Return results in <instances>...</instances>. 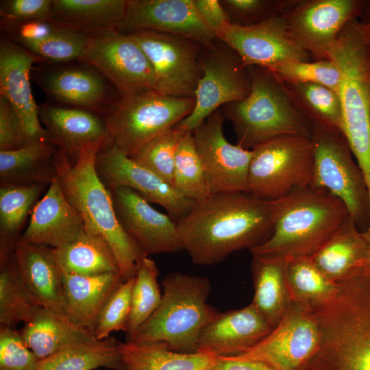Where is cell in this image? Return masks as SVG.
Instances as JSON below:
<instances>
[{
	"mask_svg": "<svg viewBox=\"0 0 370 370\" xmlns=\"http://www.w3.org/2000/svg\"><path fill=\"white\" fill-rule=\"evenodd\" d=\"M176 223L182 248L192 262L212 265L270 237L272 203L249 192L211 194Z\"/></svg>",
	"mask_w": 370,
	"mask_h": 370,
	"instance_id": "cell-1",
	"label": "cell"
},
{
	"mask_svg": "<svg viewBox=\"0 0 370 370\" xmlns=\"http://www.w3.org/2000/svg\"><path fill=\"white\" fill-rule=\"evenodd\" d=\"M336 291L313 310L320 341L297 370H370V267L336 282Z\"/></svg>",
	"mask_w": 370,
	"mask_h": 370,
	"instance_id": "cell-2",
	"label": "cell"
},
{
	"mask_svg": "<svg viewBox=\"0 0 370 370\" xmlns=\"http://www.w3.org/2000/svg\"><path fill=\"white\" fill-rule=\"evenodd\" d=\"M101 145L84 147L72 164L58 148L53 165L63 192L69 203L81 214L85 230L102 236L110 247L124 282L135 277L138 262L146 256L119 223L110 191L95 169Z\"/></svg>",
	"mask_w": 370,
	"mask_h": 370,
	"instance_id": "cell-3",
	"label": "cell"
},
{
	"mask_svg": "<svg viewBox=\"0 0 370 370\" xmlns=\"http://www.w3.org/2000/svg\"><path fill=\"white\" fill-rule=\"evenodd\" d=\"M271 203L272 234L264 243L249 249L252 254L310 256L349 216L341 200L310 186Z\"/></svg>",
	"mask_w": 370,
	"mask_h": 370,
	"instance_id": "cell-4",
	"label": "cell"
},
{
	"mask_svg": "<svg viewBox=\"0 0 370 370\" xmlns=\"http://www.w3.org/2000/svg\"><path fill=\"white\" fill-rule=\"evenodd\" d=\"M247 68L251 82L249 94L221 110L233 125L237 145L251 150L281 136L311 138L312 122L287 85L266 69Z\"/></svg>",
	"mask_w": 370,
	"mask_h": 370,
	"instance_id": "cell-5",
	"label": "cell"
},
{
	"mask_svg": "<svg viewBox=\"0 0 370 370\" xmlns=\"http://www.w3.org/2000/svg\"><path fill=\"white\" fill-rule=\"evenodd\" d=\"M161 284L158 307L125 341L158 343L182 353L198 352L201 331L220 312L207 302L211 291L209 280L171 272L164 277Z\"/></svg>",
	"mask_w": 370,
	"mask_h": 370,
	"instance_id": "cell-6",
	"label": "cell"
},
{
	"mask_svg": "<svg viewBox=\"0 0 370 370\" xmlns=\"http://www.w3.org/2000/svg\"><path fill=\"white\" fill-rule=\"evenodd\" d=\"M328 59L341 73V133L358 165L370 169V28L358 17L352 18Z\"/></svg>",
	"mask_w": 370,
	"mask_h": 370,
	"instance_id": "cell-7",
	"label": "cell"
},
{
	"mask_svg": "<svg viewBox=\"0 0 370 370\" xmlns=\"http://www.w3.org/2000/svg\"><path fill=\"white\" fill-rule=\"evenodd\" d=\"M195 103L194 97H173L149 90L120 95L103 117L112 143L131 157L188 116Z\"/></svg>",
	"mask_w": 370,
	"mask_h": 370,
	"instance_id": "cell-8",
	"label": "cell"
},
{
	"mask_svg": "<svg viewBox=\"0 0 370 370\" xmlns=\"http://www.w3.org/2000/svg\"><path fill=\"white\" fill-rule=\"evenodd\" d=\"M312 124L314 164L310 186L341 200L357 227L365 232L370 223V195L363 173L342 133Z\"/></svg>",
	"mask_w": 370,
	"mask_h": 370,
	"instance_id": "cell-9",
	"label": "cell"
},
{
	"mask_svg": "<svg viewBox=\"0 0 370 370\" xmlns=\"http://www.w3.org/2000/svg\"><path fill=\"white\" fill-rule=\"evenodd\" d=\"M251 151L248 184L255 196L273 201L311 185L314 147L310 137L281 136Z\"/></svg>",
	"mask_w": 370,
	"mask_h": 370,
	"instance_id": "cell-10",
	"label": "cell"
},
{
	"mask_svg": "<svg viewBox=\"0 0 370 370\" xmlns=\"http://www.w3.org/2000/svg\"><path fill=\"white\" fill-rule=\"evenodd\" d=\"M199 60L201 76L195 92L194 108L175 125L183 132H193L221 106L245 99L251 90L247 68L225 43L205 49Z\"/></svg>",
	"mask_w": 370,
	"mask_h": 370,
	"instance_id": "cell-11",
	"label": "cell"
},
{
	"mask_svg": "<svg viewBox=\"0 0 370 370\" xmlns=\"http://www.w3.org/2000/svg\"><path fill=\"white\" fill-rule=\"evenodd\" d=\"M79 62L97 71L120 95L156 89L153 67L129 34L112 30L90 34Z\"/></svg>",
	"mask_w": 370,
	"mask_h": 370,
	"instance_id": "cell-12",
	"label": "cell"
},
{
	"mask_svg": "<svg viewBox=\"0 0 370 370\" xmlns=\"http://www.w3.org/2000/svg\"><path fill=\"white\" fill-rule=\"evenodd\" d=\"M129 34L138 42L153 67L156 91L173 97H194L201 76L200 45L153 31L140 30Z\"/></svg>",
	"mask_w": 370,
	"mask_h": 370,
	"instance_id": "cell-13",
	"label": "cell"
},
{
	"mask_svg": "<svg viewBox=\"0 0 370 370\" xmlns=\"http://www.w3.org/2000/svg\"><path fill=\"white\" fill-rule=\"evenodd\" d=\"M240 57L244 66L272 71L289 63L308 62L311 57L291 37L284 13L258 23H228L217 36Z\"/></svg>",
	"mask_w": 370,
	"mask_h": 370,
	"instance_id": "cell-14",
	"label": "cell"
},
{
	"mask_svg": "<svg viewBox=\"0 0 370 370\" xmlns=\"http://www.w3.org/2000/svg\"><path fill=\"white\" fill-rule=\"evenodd\" d=\"M365 1L295 0L284 15L293 40L315 60L328 59L338 34Z\"/></svg>",
	"mask_w": 370,
	"mask_h": 370,
	"instance_id": "cell-15",
	"label": "cell"
},
{
	"mask_svg": "<svg viewBox=\"0 0 370 370\" xmlns=\"http://www.w3.org/2000/svg\"><path fill=\"white\" fill-rule=\"evenodd\" d=\"M224 119L219 109L193 131L210 193L249 192L248 173L252 151L227 140Z\"/></svg>",
	"mask_w": 370,
	"mask_h": 370,
	"instance_id": "cell-16",
	"label": "cell"
},
{
	"mask_svg": "<svg viewBox=\"0 0 370 370\" xmlns=\"http://www.w3.org/2000/svg\"><path fill=\"white\" fill-rule=\"evenodd\" d=\"M320 341L313 310L292 302L280 323L240 358L262 361L276 370H297L315 352Z\"/></svg>",
	"mask_w": 370,
	"mask_h": 370,
	"instance_id": "cell-17",
	"label": "cell"
},
{
	"mask_svg": "<svg viewBox=\"0 0 370 370\" xmlns=\"http://www.w3.org/2000/svg\"><path fill=\"white\" fill-rule=\"evenodd\" d=\"M95 169L107 189L123 186L134 190L148 202L162 206L176 222L185 217L195 204L133 160L112 143L99 151Z\"/></svg>",
	"mask_w": 370,
	"mask_h": 370,
	"instance_id": "cell-18",
	"label": "cell"
},
{
	"mask_svg": "<svg viewBox=\"0 0 370 370\" xmlns=\"http://www.w3.org/2000/svg\"><path fill=\"white\" fill-rule=\"evenodd\" d=\"M148 30L212 47L214 36L203 22L194 0H130L119 32Z\"/></svg>",
	"mask_w": 370,
	"mask_h": 370,
	"instance_id": "cell-19",
	"label": "cell"
},
{
	"mask_svg": "<svg viewBox=\"0 0 370 370\" xmlns=\"http://www.w3.org/2000/svg\"><path fill=\"white\" fill-rule=\"evenodd\" d=\"M108 190L119 223L146 256L183 250L177 223L169 215L156 210L129 188Z\"/></svg>",
	"mask_w": 370,
	"mask_h": 370,
	"instance_id": "cell-20",
	"label": "cell"
},
{
	"mask_svg": "<svg viewBox=\"0 0 370 370\" xmlns=\"http://www.w3.org/2000/svg\"><path fill=\"white\" fill-rule=\"evenodd\" d=\"M25 47L3 38L0 42V95L15 110L28 143L49 138L41 125L32 92L30 73L33 64L43 61Z\"/></svg>",
	"mask_w": 370,
	"mask_h": 370,
	"instance_id": "cell-21",
	"label": "cell"
},
{
	"mask_svg": "<svg viewBox=\"0 0 370 370\" xmlns=\"http://www.w3.org/2000/svg\"><path fill=\"white\" fill-rule=\"evenodd\" d=\"M82 63L40 71L36 78L38 83L57 102L88 110L103 116L119 96H115L114 86L97 71Z\"/></svg>",
	"mask_w": 370,
	"mask_h": 370,
	"instance_id": "cell-22",
	"label": "cell"
},
{
	"mask_svg": "<svg viewBox=\"0 0 370 370\" xmlns=\"http://www.w3.org/2000/svg\"><path fill=\"white\" fill-rule=\"evenodd\" d=\"M40 122L49 140L61 149L73 164L82 149L90 145L103 147L112 143L103 117L76 107L45 103L38 106Z\"/></svg>",
	"mask_w": 370,
	"mask_h": 370,
	"instance_id": "cell-23",
	"label": "cell"
},
{
	"mask_svg": "<svg viewBox=\"0 0 370 370\" xmlns=\"http://www.w3.org/2000/svg\"><path fill=\"white\" fill-rule=\"evenodd\" d=\"M84 231V221L67 200L56 175L34 206L20 241L56 249L73 241Z\"/></svg>",
	"mask_w": 370,
	"mask_h": 370,
	"instance_id": "cell-24",
	"label": "cell"
},
{
	"mask_svg": "<svg viewBox=\"0 0 370 370\" xmlns=\"http://www.w3.org/2000/svg\"><path fill=\"white\" fill-rule=\"evenodd\" d=\"M272 330L252 304L220 312L201 331L198 352L215 356L240 355L257 345Z\"/></svg>",
	"mask_w": 370,
	"mask_h": 370,
	"instance_id": "cell-25",
	"label": "cell"
},
{
	"mask_svg": "<svg viewBox=\"0 0 370 370\" xmlns=\"http://www.w3.org/2000/svg\"><path fill=\"white\" fill-rule=\"evenodd\" d=\"M14 255L23 284L39 305L62 310V272L53 248L19 241Z\"/></svg>",
	"mask_w": 370,
	"mask_h": 370,
	"instance_id": "cell-26",
	"label": "cell"
},
{
	"mask_svg": "<svg viewBox=\"0 0 370 370\" xmlns=\"http://www.w3.org/2000/svg\"><path fill=\"white\" fill-rule=\"evenodd\" d=\"M20 330L39 360L64 349L97 341L94 333L70 319L60 310L40 306Z\"/></svg>",
	"mask_w": 370,
	"mask_h": 370,
	"instance_id": "cell-27",
	"label": "cell"
},
{
	"mask_svg": "<svg viewBox=\"0 0 370 370\" xmlns=\"http://www.w3.org/2000/svg\"><path fill=\"white\" fill-rule=\"evenodd\" d=\"M62 281L63 312L93 333L105 304L123 282L119 273L92 276L62 273Z\"/></svg>",
	"mask_w": 370,
	"mask_h": 370,
	"instance_id": "cell-28",
	"label": "cell"
},
{
	"mask_svg": "<svg viewBox=\"0 0 370 370\" xmlns=\"http://www.w3.org/2000/svg\"><path fill=\"white\" fill-rule=\"evenodd\" d=\"M254 294L251 304L273 329L292 304L286 282L288 258L252 254Z\"/></svg>",
	"mask_w": 370,
	"mask_h": 370,
	"instance_id": "cell-29",
	"label": "cell"
},
{
	"mask_svg": "<svg viewBox=\"0 0 370 370\" xmlns=\"http://www.w3.org/2000/svg\"><path fill=\"white\" fill-rule=\"evenodd\" d=\"M57 149L45 138L30 141L16 149L0 151V184L49 185L56 176L53 158Z\"/></svg>",
	"mask_w": 370,
	"mask_h": 370,
	"instance_id": "cell-30",
	"label": "cell"
},
{
	"mask_svg": "<svg viewBox=\"0 0 370 370\" xmlns=\"http://www.w3.org/2000/svg\"><path fill=\"white\" fill-rule=\"evenodd\" d=\"M127 3L126 0H53L51 18L89 35L119 31Z\"/></svg>",
	"mask_w": 370,
	"mask_h": 370,
	"instance_id": "cell-31",
	"label": "cell"
},
{
	"mask_svg": "<svg viewBox=\"0 0 370 370\" xmlns=\"http://www.w3.org/2000/svg\"><path fill=\"white\" fill-rule=\"evenodd\" d=\"M369 247L362 232L348 216L310 258L328 279L336 282L365 263Z\"/></svg>",
	"mask_w": 370,
	"mask_h": 370,
	"instance_id": "cell-32",
	"label": "cell"
},
{
	"mask_svg": "<svg viewBox=\"0 0 370 370\" xmlns=\"http://www.w3.org/2000/svg\"><path fill=\"white\" fill-rule=\"evenodd\" d=\"M118 348L127 370H208L217 357L204 352H177L158 343L118 341Z\"/></svg>",
	"mask_w": 370,
	"mask_h": 370,
	"instance_id": "cell-33",
	"label": "cell"
},
{
	"mask_svg": "<svg viewBox=\"0 0 370 370\" xmlns=\"http://www.w3.org/2000/svg\"><path fill=\"white\" fill-rule=\"evenodd\" d=\"M53 253L62 273L85 276L119 273L115 256L106 240L85 230Z\"/></svg>",
	"mask_w": 370,
	"mask_h": 370,
	"instance_id": "cell-34",
	"label": "cell"
},
{
	"mask_svg": "<svg viewBox=\"0 0 370 370\" xmlns=\"http://www.w3.org/2000/svg\"><path fill=\"white\" fill-rule=\"evenodd\" d=\"M45 184L0 185V263L9 259Z\"/></svg>",
	"mask_w": 370,
	"mask_h": 370,
	"instance_id": "cell-35",
	"label": "cell"
},
{
	"mask_svg": "<svg viewBox=\"0 0 370 370\" xmlns=\"http://www.w3.org/2000/svg\"><path fill=\"white\" fill-rule=\"evenodd\" d=\"M124 367L118 341L108 337L72 346L39 360L36 370H93Z\"/></svg>",
	"mask_w": 370,
	"mask_h": 370,
	"instance_id": "cell-36",
	"label": "cell"
},
{
	"mask_svg": "<svg viewBox=\"0 0 370 370\" xmlns=\"http://www.w3.org/2000/svg\"><path fill=\"white\" fill-rule=\"evenodd\" d=\"M286 282L292 302L311 310L327 302L336 285L317 267L310 256L289 258Z\"/></svg>",
	"mask_w": 370,
	"mask_h": 370,
	"instance_id": "cell-37",
	"label": "cell"
},
{
	"mask_svg": "<svg viewBox=\"0 0 370 370\" xmlns=\"http://www.w3.org/2000/svg\"><path fill=\"white\" fill-rule=\"evenodd\" d=\"M40 306L23 284L13 254L0 263V326L25 323Z\"/></svg>",
	"mask_w": 370,
	"mask_h": 370,
	"instance_id": "cell-38",
	"label": "cell"
},
{
	"mask_svg": "<svg viewBox=\"0 0 370 370\" xmlns=\"http://www.w3.org/2000/svg\"><path fill=\"white\" fill-rule=\"evenodd\" d=\"M173 186L195 203L211 195L192 132L181 137L175 152Z\"/></svg>",
	"mask_w": 370,
	"mask_h": 370,
	"instance_id": "cell-39",
	"label": "cell"
},
{
	"mask_svg": "<svg viewBox=\"0 0 370 370\" xmlns=\"http://www.w3.org/2000/svg\"><path fill=\"white\" fill-rule=\"evenodd\" d=\"M285 84L312 123L341 133L342 107L337 92L316 84Z\"/></svg>",
	"mask_w": 370,
	"mask_h": 370,
	"instance_id": "cell-40",
	"label": "cell"
},
{
	"mask_svg": "<svg viewBox=\"0 0 370 370\" xmlns=\"http://www.w3.org/2000/svg\"><path fill=\"white\" fill-rule=\"evenodd\" d=\"M158 275L159 270L154 260L148 256L140 260L132 289L127 336L133 334L158 307L162 298Z\"/></svg>",
	"mask_w": 370,
	"mask_h": 370,
	"instance_id": "cell-41",
	"label": "cell"
},
{
	"mask_svg": "<svg viewBox=\"0 0 370 370\" xmlns=\"http://www.w3.org/2000/svg\"><path fill=\"white\" fill-rule=\"evenodd\" d=\"M184 133L175 126L149 141L130 158L173 186L175 152Z\"/></svg>",
	"mask_w": 370,
	"mask_h": 370,
	"instance_id": "cell-42",
	"label": "cell"
},
{
	"mask_svg": "<svg viewBox=\"0 0 370 370\" xmlns=\"http://www.w3.org/2000/svg\"><path fill=\"white\" fill-rule=\"evenodd\" d=\"M270 71L286 84H320L337 92L341 81L340 69L329 59L292 62L280 66Z\"/></svg>",
	"mask_w": 370,
	"mask_h": 370,
	"instance_id": "cell-43",
	"label": "cell"
},
{
	"mask_svg": "<svg viewBox=\"0 0 370 370\" xmlns=\"http://www.w3.org/2000/svg\"><path fill=\"white\" fill-rule=\"evenodd\" d=\"M89 38V34L65 27L49 38L25 48L44 60L58 63L79 62Z\"/></svg>",
	"mask_w": 370,
	"mask_h": 370,
	"instance_id": "cell-44",
	"label": "cell"
},
{
	"mask_svg": "<svg viewBox=\"0 0 370 370\" xmlns=\"http://www.w3.org/2000/svg\"><path fill=\"white\" fill-rule=\"evenodd\" d=\"M134 278L121 283L105 304L94 330L97 340L108 338L112 332H127Z\"/></svg>",
	"mask_w": 370,
	"mask_h": 370,
	"instance_id": "cell-45",
	"label": "cell"
},
{
	"mask_svg": "<svg viewBox=\"0 0 370 370\" xmlns=\"http://www.w3.org/2000/svg\"><path fill=\"white\" fill-rule=\"evenodd\" d=\"M39 360L20 330L0 326V370H36Z\"/></svg>",
	"mask_w": 370,
	"mask_h": 370,
	"instance_id": "cell-46",
	"label": "cell"
},
{
	"mask_svg": "<svg viewBox=\"0 0 370 370\" xmlns=\"http://www.w3.org/2000/svg\"><path fill=\"white\" fill-rule=\"evenodd\" d=\"M295 0H225L221 1L228 15L232 14L235 24L250 25L271 16L283 14Z\"/></svg>",
	"mask_w": 370,
	"mask_h": 370,
	"instance_id": "cell-47",
	"label": "cell"
},
{
	"mask_svg": "<svg viewBox=\"0 0 370 370\" xmlns=\"http://www.w3.org/2000/svg\"><path fill=\"white\" fill-rule=\"evenodd\" d=\"M1 27L7 38L24 47L41 42L65 27L52 19L1 23Z\"/></svg>",
	"mask_w": 370,
	"mask_h": 370,
	"instance_id": "cell-48",
	"label": "cell"
},
{
	"mask_svg": "<svg viewBox=\"0 0 370 370\" xmlns=\"http://www.w3.org/2000/svg\"><path fill=\"white\" fill-rule=\"evenodd\" d=\"M51 0L1 1V23L51 19Z\"/></svg>",
	"mask_w": 370,
	"mask_h": 370,
	"instance_id": "cell-49",
	"label": "cell"
},
{
	"mask_svg": "<svg viewBox=\"0 0 370 370\" xmlns=\"http://www.w3.org/2000/svg\"><path fill=\"white\" fill-rule=\"evenodd\" d=\"M27 143L15 110L6 98L0 95V151L16 149Z\"/></svg>",
	"mask_w": 370,
	"mask_h": 370,
	"instance_id": "cell-50",
	"label": "cell"
},
{
	"mask_svg": "<svg viewBox=\"0 0 370 370\" xmlns=\"http://www.w3.org/2000/svg\"><path fill=\"white\" fill-rule=\"evenodd\" d=\"M196 8L207 28L215 38L231 21L229 15L218 0H194Z\"/></svg>",
	"mask_w": 370,
	"mask_h": 370,
	"instance_id": "cell-51",
	"label": "cell"
},
{
	"mask_svg": "<svg viewBox=\"0 0 370 370\" xmlns=\"http://www.w3.org/2000/svg\"><path fill=\"white\" fill-rule=\"evenodd\" d=\"M208 370H276L262 361L243 359L235 356H217Z\"/></svg>",
	"mask_w": 370,
	"mask_h": 370,
	"instance_id": "cell-52",
	"label": "cell"
},
{
	"mask_svg": "<svg viewBox=\"0 0 370 370\" xmlns=\"http://www.w3.org/2000/svg\"><path fill=\"white\" fill-rule=\"evenodd\" d=\"M359 19L370 28V1H365Z\"/></svg>",
	"mask_w": 370,
	"mask_h": 370,
	"instance_id": "cell-53",
	"label": "cell"
},
{
	"mask_svg": "<svg viewBox=\"0 0 370 370\" xmlns=\"http://www.w3.org/2000/svg\"><path fill=\"white\" fill-rule=\"evenodd\" d=\"M365 263L369 267H370V247H369V251H368V253H367Z\"/></svg>",
	"mask_w": 370,
	"mask_h": 370,
	"instance_id": "cell-54",
	"label": "cell"
},
{
	"mask_svg": "<svg viewBox=\"0 0 370 370\" xmlns=\"http://www.w3.org/2000/svg\"><path fill=\"white\" fill-rule=\"evenodd\" d=\"M121 370H127V369H126L125 367L124 366V367H123L122 369H121Z\"/></svg>",
	"mask_w": 370,
	"mask_h": 370,
	"instance_id": "cell-55",
	"label": "cell"
}]
</instances>
